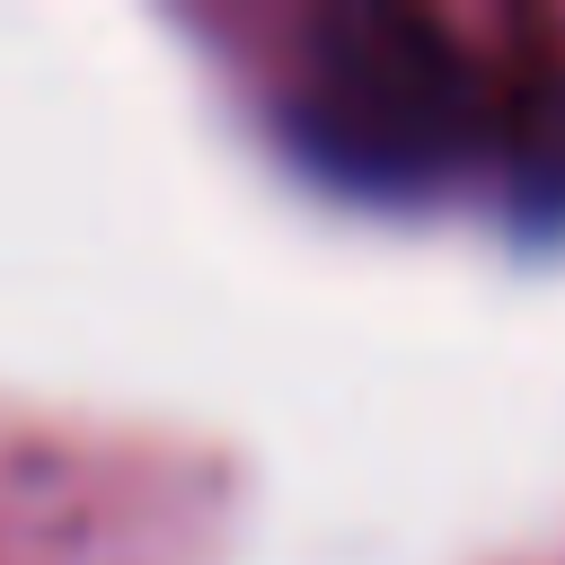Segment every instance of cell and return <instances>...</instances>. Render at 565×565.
I'll return each mask as SVG.
<instances>
[{
    "mask_svg": "<svg viewBox=\"0 0 565 565\" xmlns=\"http://www.w3.org/2000/svg\"><path fill=\"white\" fill-rule=\"evenodd\" d=\"M274 132L335 194L424 203L494 159L503 115L441 18L397 0H335L300 18Z\"/></svg>",
    "mask_w": 565,
    "mask_h": 565,
    "instance_id": "6da1fadb",
    "label": "cell"
},
{
    "mask_svg": "<svg viewBox=\"0 0 565 565\" xmlns=\"http://www.w3.org/2000/svg\"><path fill=\"white\" fill-rule=\"evenodd\" d=\"M494 159H503V203L521 230H565V71L521 88L503 132H494Z\"/></svg>",
    "mask_w": 565,
    "mask_h": 565,
    "instance_id": "7a4b0ae2",
    "label": "cell"
}]
</instances>
